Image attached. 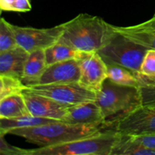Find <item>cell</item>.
Returning a JSON list of instances; mask_svg holds the SVG:
<instances>
[{"instance_id": "cell-16", "label": "cell", "mask_w": 155, "mask_h": 155, "mask_svg": "<svg viewBox=\"0 0 155 155\" xmlns=\"http://www.w3.org/2000/svg\"><path fill=\"white\" fill-rule=\"evenodd\" d=\"M110 155H155V149L144 146L133 135L121 133Z\"/></svg>"}, {"instance_id": "cell-2", "label": "cell", "mask_w": 155, "mask_h": 155, "mask_svg": "<svg viewBox=\"0 0 155 155\" xmlns=\"http://www.w3.org/2000/svg\"><path fill=\"white\" fill-rule=\"evenodd\" d=\"M108 124L110 123L80 125L59 121L37 127L14 129L10 130L8 134L23 138L27 142L39 147H47L61 145L71 141L93 136L101 132L102 128L108 126Z\"/></svg>"}, {"instance_id": "cell-27", "label": "cell", "mask_w": 155, "mask_h": 155, "mask_svg": "<svg viewBox=\"0 0 155 155\" xmlns=\"http://www.w3.org/2000/svg\"><path fill=\"white\" fill-rule=\"evenodd\" d=\"M32 6L30 0H15L12 5V12H28L31 11Z\"/></svg>"}, {"instance_id": "cell-17", "label": "cell", "mask_w": 155, "mask_h": 155, "mask_svg": "<svg viewBox=\"0 0 155 155\" xmlns=\"http://www.w3.org/2000/svg\"><path fill=\"white\" fill-rule=\"evenodd\" d=\"M59 121L61 120L39 117L30 114L20 117L12 118V119L0 118V135L5 136L10 130L14 129L37 127V126L44 125L50 123L59 122Z\"/></svg>"}, {"instance_id": "cell-24", "label": "cell", "mask_w": 155, "mask_h": 155, "mask_svg": "<svg viewBox=\"0 0 155 155\" xmlns=\"http://www.w3.org/2000/svg\"><path fill=\"white\" fill-rule=\"evenodd\" d=\"M138 89L141 104H155V83L140 85Z\"/></svg>"}, {"instance_id": "cell-10", "label": "cell", "mask_w": 155, "mask_h": 155, "mask_svg": "<svg viewBox=\"0 0 155 155\" xmlns=\"http://www.w3.org/2000/svg\"><path fill=\"white\" fill-rule=\"evenodd\" d=\"M27 108L31 115L48 119L64 120L68 107L45 96L24 90L23 92Z\"/></svg>"}, {"instance_id": "cell-21", "label": "cell", "mask_w": 155, "mask_h": 155, "mask_svg": "<svg viewBox=\"0 0 155 155\" xmlns=\"http://www.w3.org/2000/svg\"><path fill=\"white\" fill-rule=\"evenodd\" d=\"M27 86L22 80L5 75H0V100L10 95L23 93Z\"/></svg>"}, {"instance_id": "cell-4", "label": "cell", "mask_w": 155, "mask_h": 155, "mask_svg": "<svg viewBox=\"0 0 155 155\" xmlns=\"http://www.w3.org/2000/svg\"><path fill=\"white\" fill-rule=\"evenodd\" d=\"M95 102L107 122L109 118L117 116V120L136 108L141 104V100L138 88L121 86L107 79L96 94Z\"/></svg>"}, {"instance_id": "cell-28", "label": "cell", "mask_w": 155, "mask_h": 155, "mask_svg": "<svg viewBox=\"0 0 155 155\" xmlns=\"http://www.w3.org/2000/svg\"><path fill=\"white\" fill-rule=\"evenodd\" d=\"M154 15H155V12H154Z\"/></svg>"}, {"instance_id": "cell-26", "label": "cell", "mask_w": 155, "mask_h": 155, "mask_svg": "<svg viewBox=\"0 0 155 155\" xmlns=\"http://www.w3.org/2000/svg\"><path fill=\"white\" fill-rule=\"evenodd\" d=\"M133 136L144 146L155 149V133L142 135H133Z\"/></svg>"}, {"instance_id": "cell-9", "label": "cell", "mask_w": 155, "mask_h": 155, "mask_svg": "<svg viewBox=\"0 0 155 155\" xmlns=\"http://www.w3.org/2000/svg\"><path fill=\"white\" fill-rule=\"evenodd\" d=\"M80 76L78 83L98 93L107 79V65L98 52H86L78 61Z\"/></svg>"}, {"instance_id": "cell-3", "label": "cell", "mask_w": 155, "mask_h": 155, "mask_svg": "<svg viewBox=\"0 0 155 155\" xmlns=\"http://www.w3.org/2000/svg\"><path fill=\"white\" fill-rule=\"evenodd\" d=\"M120 134L115 130L101 131L61 145L27 149V155H110Z\"/></svg>"}, {"instance_id": "cell-6", "label": "cell", "mask_w": 155, "mask_h": 155, "mask_svg": "<svg viewBox=\"0 0 155 155\" xmlns=\"http://www.w3.org/2000/svg\"><path fill=\"white\" fill-rule=\"evenodd\" d=\"M24 90L49 98L67 107L96 99V93L79 83L33 85L27 86Z\"/></svg>"}, {"instance_id": "cell-14", "label": "cell", "mask_w": 155, "mask_h": 155, "mask_svg": "<svg viewBox=\"0 0 155 155\" xmlns=\"http://www.w3.org/2000/svg\"><path fill=\"white\" fill-rule=\"evenodd\" d=\"M28 55L29 52L19 45L0 53V75L9 76L22 80Z\"/></svg>"}, {"instance_id": "cell-8", "label": "cell", "mask_w": 155, "mask_h": 155, "mask_svg": "<svg viewBox=\"0 0 155 155\" xmlns=\"http://www.w3.org/2000/svg\"><path fill=\"white\" fill-rule=\"evenodd\" d=\"M114 130L128 135L155 133V104H140L113 123Z\"/></svg>"}, {"instance_id": "cell-12", "label": "cell", "mask_w": 155, "mask_h": 155, "mask_svg": "<svg viewBox=\"0 0 155 155\" xmlns=\"http://www.w3.org/2000/svg\"><path fill=\"white\" fill-rule=\"evenodd\" d=\"M64 123L80 125L102 124L106 121L101 108L95 101H87L68 107Z\"/></svg>"}, {"instance_id": "cell-5", "label": "cell", "mask_w": 155, "mask_h": 155, "mask_svg": "<svg viewBox=\"0 0 155 155\" xmlns=\"http://www.w3.org/2000/svg\"><path fill=\"white\" fill-rule=\"evenodd\" d=\"M148 50L146 47L115 31L114 36L97 52L107 64L120 65L137 73Z\"/></svg>"}, {"instance_id": "cell-22", "label": "cell", "mask_w": 155, "mask_h": 155, "mask_svg": "<svg viewBox=\"0 0 155 155\" xmlns=\"http://www.w3.org/2000/svg\"><path fill=\"white\" fill-rule=\"evenodd\" d=\"M18 46L12 24L5 18L0 20V53L9 51Z\"/></svg>"}, {"instance_id": "cell-15", "label": "cell", "mask_w": 155, "mask_h": 155, "mask_svg": "<svg viewBox=\"0 0 155 155\" xmlns=\"http://www.w3.org/2000/svg\"><path fill=\"white\" fill-rule=\"evenodd\" d=\"M47 66L45 50H36L29 53L24 66L22 82L27 86L37 84Z\"/></svg>"}, {"instance_id": "cell-23", "label": "cell", "mask_w": 155, "mask_h": 155, "mask_svg": "<svg viewBox=\"0 0 155 155\" xmlns=\"http://www.w3.org/2000/svg\"><path fill=\"white\" fill-rule=\"evenodd\" d=\"M138 73L150 78L155 77V49L150 48L147 51Z\"/></svg>"}, {"instance_id": "cell-13", "label": "cell", "mask_w": 155, "mask_h": 155, "mask_svg": "<svg viewBox=\"0 0 155 155\" xmlns=\"http://www.w3.org/2000/svg\"><path fill=\"white\" fill-rule=\"evenodd\" d=\"M117 33L123 35L136 43L155 49V15L148 21L127 27L114 26Z\"/></svg>"}, {"instance_id": "cell-11", "label": "cell", "mask_w": 155, "mask_h": 155, "mask_svg": "<svg viewBox=\"0 0 155 155\" xmlns=\"http://www.w3.org/2000/svg\"><path fill=\"white\" fill-rule=\"evenodd\" d=\"M80 76L78 61L71 59L48 65L36 85L78 83Z\"/></svg>"}, {"instance_id": "cell-18", "label": "cell", "mask_w": 155, "mask_h": 155, "mask_svg": "<svg viewBox=\"0 0 155 155\" xmlns=\"http://www.w3.org/2000/svg\"><path fill=\"white\" fill-rule=\"evenodd\" d=\"M30 114L23 93L10 95L0 100V118L12 119Z\"/></svg>"}, {"instance_id": "cell-25", "label": "cell", "mask_w": 155, "mask_h": 155, "mask_svg": "<svg viewBox=\"0 0 155 155\" xmlns=\"http://www.w3.org/2000/svg\"><path fill=\"white\" fill-rule=\"evenodd\" d=\"M5 136L0 135V154L2 155H27V149L18 148L6 142Z\"/></svg>"}, {"instance_id": "cell-7", "label": "cell", "mask_w": 155, "mask_h": 155, "mask_svg": "<svg viewBox=\"0 0 155 155\" xmlns=\"http://www.w3.org/2000/svg\"><path fill=\"white\" fill-rule=\"evenodd\" d=\"M17 42L27 52L36 50H45L60 39L64 31L63 24L51 28H35L20 27L12 24Z\"/></svg>"}, {"instance_id": "cell-20", "label": "cell", "mask_w": 155, "mask_h": 155, "mask_svg": "<svg viewBox=\"0 0 155 155\" xmlns=\"http://www.w3.org/2000/svg\"><path fill=\"white\" fill-rule=\"evenodd\" d=\"M107 65V79L116 84L139 88V80L133 71L117 64Z\"/></svg>"}, {"instance_id": "cell-1", "label": "cell", "mask_w": 155, "mask_h": 155, "mask_svg": "<svg viewBox=\"0 0 155 155\" xmlns=\"http://www.w3.org/2000/svg\"><path fill=\"white\" fill-rule=\"evenodd\" d=\"M62 24L58 41L85 52H97L115 33L112 24L88 14H80Z\"/></svg>"}, {"instance_id": "cell-19", "label": "cell", "mask_w": 155, "mask_h": 155, "mask_svg": "<svg viewBox=\"0 0 155 155\" xmlns=\"http://www.w3.org/2000/svg\"><path fill=\"white\" fill-rule=\"evenodd\" d=\"M45 52L48 65L71 59H77L79 61L86 53L76 49L60 41H58L54 45L47 48Z\"/></svg>"}]
</instances>
